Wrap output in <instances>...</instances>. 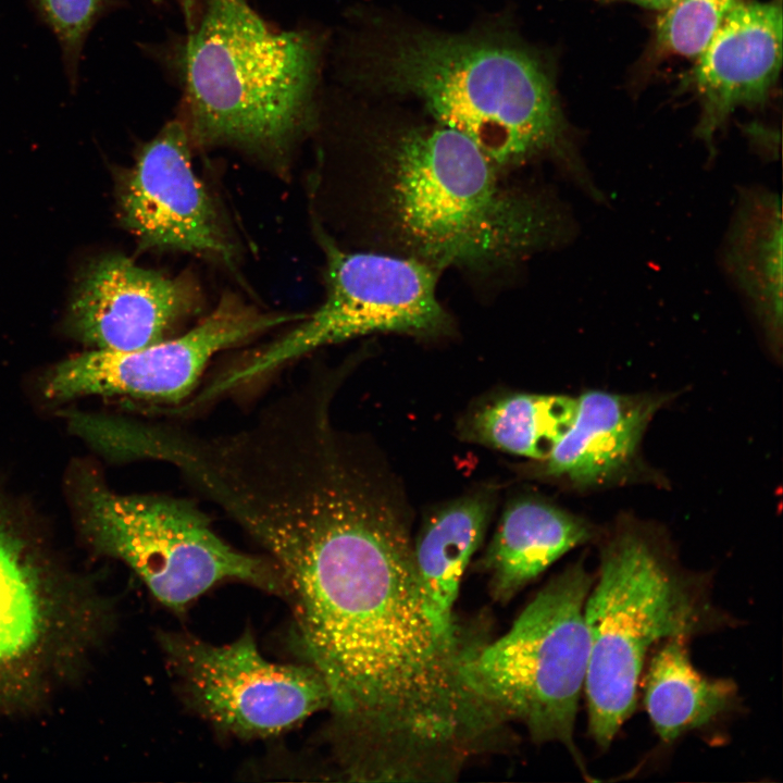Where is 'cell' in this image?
<instances>
[{
  "instance_id": "cell-1",
  "label": "cell",
  "mask_w": 783,
  "mask_h": 783,
  "mask_svg": "<svg viewBox=\"0 0 783 783\" xmlns=\"http://www.w3.org/2000/svg\"><path fill=\"white\" fill-rule=\"evenodd\" d=\"M236 523L275 564L300 647L331 694L336 744L470 747L485 721L421 594L409 515L366 457L324 450L277 467Z\"/></svg>"
},
{
  "instance_id": "cell-2",
  "label": "cell",
  "mask_w": 783,
  "mask_h": 783,
  "mask_svg": "<svg viewBox=\"0 0 783 783\" xmlns=\"http://www.w3.org/2000/svg\"><path fill=\"white\" fill-rule=\"evenodd\" d=\"M311 174L315 227L349 249L506 282L576 225L547 189L515 183L463 134L433 119L362 114L337 123Z\"/></svg>"
},
{
  "instance_id": "cell-3",
  "label": "cell",
  "mask_w": 783,
  "mask_h": 783,
  "mask_svg": "<svg viewBox=\"0 0 783 783\" xmlns=\"http://www.w3.org/2000/svg\"><path fill=\"white\" fill-rule=\"evenodd\" d=\"M359 87L415 99L436 122L473 141L502 172L548 161L605 202L557 97L546 62L504 35H450L372 26L346 48Z\"/></svg>"
},
{
  "instance_id": "cell-4",
  "label": "cell",
  "mask_w": 783,
  "mask_h": 783,
  "mask_svg": "<svg viewBox=\"0 0 783 783\" xmlns=\"http://www.w3.org/2000/svg\"><path fill=\"white\" fill-rule=\"evenodd\" d=\"M320 52L311 34L272 29L247 0H204L183 59L191 144L234 148L285 174L316 123Z\"/></svg>"
},
{
  "instance_id": "cell-5",
  "label": "cell",
  "mask_w": 783,
  "mask_h": 783,
  "mask_svg": "<svg viewBox=\"0 0 783 783\" xmlns=\"http://www.w3.org/2000/svg\"><path fill=\"white\" fill-rule=\"evenodd\" d=\"M709 586L705 575L683 570L661 540L644 531L623 527L605 542L584 608L588 731L600 748L610 746L633 713L652 645L722 626L725 618Z\"/></svg>"
},
{
  "instance_id": "cell-6",
  "label": "cell",
  "mask_w": 783,
  "mask_h": 783,
  "mask_svg": "<svg viewBox=\"0 0 783 783\" xmlns=\"http://www.w3.org/2000/svg\"><path fill=\"white\" fill-rule=\"evenodd\" d=\"M594 580L582 561L572 563L507 633L470 644L460 664L469 693L498 725L520 722L536 744L563 745L582 771L574 726L588 667L584 608Z\"/></svg>"
},
{
  "instance_id": "cell-7",
  "label": "cell",
  "mask_w": 783,
  "mask_h": 783,
  "mask_svg": "<svg viewBox=\"0 0 783 783\" xmlns=\"http://www.w3.org/2000/svg\"><path fill=\"white\" fill-rule=\"evenodd\" d=\"M325 257V298L277 339L216 374L206 400L261 380L319 348L373 333L435 339L453 332L437 294L440 272L409 258L349 249L314 227Z\"/></svg>"
},
{
  "instance_id": "cell-8",
  "label": "cell",
  "mask_w": 783,
  "mask_h": 783,
  "mask_svg": "<svg viewBox=\"0 0 783 783\" xmlns=\"http://www.w3.org/2000/svg\"><path fill=\"white\" fill-rule=\"evenodd\" d=\"M75 502L87 539L128 566L153 597L174 611L182 612L225 581L284 594L271 559L228 545L185 499L119 494L87 474L77 481Z\"/></svg>"
},
{
  "instance_id": "cell-9",
  "label": "cell",
  "mask_w": 783,
  "mask_h": 783,
  "mask_svg": "<svg viewBox=\"0 0 783 783\" xmlns=\"http://www.w3.org/2000/svg\"><path fill=\"white\" fill-rule=\"evenodd\" d=\"M104 608L0 506V717L39 704L104 626Z\"/></svg>"
},
{
  "instance_id": "cell-10",
  "label": "cell",
  "mask_w": 783,
  "mask_h": 783,
  "mask_svg": "<svg viewBox=\"0 0 783 783\" xmlns=\"http://www.w3.org/2000/svg\"><path fill=\"white\" fill-rule=\"evenodd\" d=\"M161 645L189 705L220 731L269 737L331 706L314 667L265 659L249 631L221 646L165 633Z\"/></svg>"
},
{
  "instance_id": "cell-11",
  "label": "cell",
  "mask_w": 783,
  "mask_h": 783,
  "mask_svg": "<svg viewBox=\"0 0 783 783\" xmlns=\"http://www.w3.org/2000/svg\"><path fill=\"white\" fill-rule=\"evenodd\" d=\"M301 318L262 311L227 293L178 337L135 350L96 349L62 361L46 375L42 393L53 401L103 395L181 402L195 391L215 355Z\"/></svg>"
},
{
  "instance_id": "cell-12",
  "label": "cell",
  "mask_w": 783,
  "mask_h": 783,
  "mask_svg": "<svg viewBox=\"0 0 783 783\" xmlns=\"http://www.w3.org/2000/svg\"><path fill=\"white\" fill-rule=\"evenodd\" d=\"M182 122L167 123L120 175L123 225L146 249L196 254L232 265L237 256L216 203L195 172Z\"/></svg>"
},
{
  "instance_id": "cell-13",
  "label": "cell",
  "mask_w": 783,
  "mask_h": 783,
  "mask_svg": "<svg viewBox=\"0 0 783 783\" xmlns=\"http://www.w3.org/2000/svg\"><path fill=\"white\" fill-rule=\"evenodd\" d=\"M198 300L191 278L171 277L123 256H107L80 276L69 324L97 349L135 350L169 338L195 311Z\"/></svg>"
},
{
  "instance_id": "cell-14",
  "label": "cell",
  "mask_w": 783,
  "mask_h": 783,
  "mask_svg": "<svg viewBox=\"0 0 783 783\" xmlns=\"http://www.w3.org/2000/svg\"><path fill=\"white\" fill-rule=\"evenodd\" d=\"M700 102L696 136L714 156V137L739 107L762 104L782 64V1L736 2L696 55Z\"/></svg>"
},
{
  "instance_id": "cell-15",
  "label": "cell",
  "mask_w": 783,
  "mask_h": 783,
  "mask_svg": "<svg viewBox=\"0 0 783 783\" xmlns=\"http://www.w3.org/2000/svg\"><path fill=\"white\" fill-rule=\"evenodd\" d=\"M661 399L592 390L577 398L574 421L547 459V475L579 486L616 477L633 460Z\"/></svg>"
},
{
  "instance_id": "cell-16",
  "label": "cell",
  "mask_w": 783,
  "mask_h": 783,
  "mask_svg": "<svg viewBox=\"0 0 783 783\" xmlns=\"http://www.w3.org/2000/svg\"><path fill=\"white\" fill-rule=\"evenodd\" d=\"M594 536L589 524L532 498L511 501L480 562L494 601L508 604L564 554Z\"/></svg>"
},
{
  "instance_id": "cell-17",
  "label": "cell",
  "mask_w": 783,
  "mask_h": 783,
  "mask_svg": "<svg viewBox=\"0 0 783 783\" xmlns=\"http://www.w3.org/2000/svg\"><path fill=\"white\" fill-rule=\"evenodd\" d=\"M722 263L774 348L782 335V208L778 194L748 187L724 238Z\"/></svg>"
},
{
  "instance_id": "cell-18",
  "label": "cell",
  "mask_w": 783,
  "mask_h": 783,
  "mask_svg": "<svg viewBox=\"0 0 783 783\" xmlns=\"http://www.w3.org/2000/svg\"><path fill=\"white\" fill-rule=\"evenodd\" d=\"M494 496L477 492L458 498L432 514L413 542L415 572L426 610L438 632L463 646L455 604L470 559L483 542Z\"/></svg>"
},
{
  "instance_id": "cell-19",
  "label": "cell",
  "mask_w": 783,
  "mask_h": 783,
  "mask_svg": "<svg viewBox=\"0 0 783 783\" xmlns=\"http://www.w3.org/2000/svg\"><path fill=\"white\" fill-rule=\"evenodd\" d=\"M686 641L666 639L645 676V708L666 743L707 725L731 711L738 700L733 680L708 678L694 668Z\"/></svg>"
},
{
  "instance_id": "cell-20",
  "label": "cell",
  "mask_w": 783,
  "mask_h": 783,
  "mask_svg": "<svg viewBox=\"0 0 783 783\" xmlns=\"http://www.w3.org/2000/svg\"><path fill=\"white\" fill-rule=\"evenodd\" d=\"M576 410L577 398L514 394L475 411L467 434L510 453L547 460L571 427Z\"/></svg>"
},
{
  "instance_id": "cell-21",
  "label": "cell",
  "mask_w": 783,
  "mask_h": 783,
  "mask_svg": "<svg viewBox=\"0 0 783 783\" xmlns=\"http://www.w3.org/2000/svg\"><path fill=\"white\" fill-rule=\"evenodd\" d=\"M737 0H678L656 25L661 52L696 57Z\"/></svg>"
},
{
  "instance_id": "cell-22",
  "label": "cell",
  "mask_w": 783,
  "mask_h": 783,
  "mask_svg": "<svg viewBox=\"0 0 783 783\" xmlns=\"http://www.w3.org/2000/svg\"><path fill=\"white\" fill-rule=\"evenodd\" d=\"M58 37L64 55L75 65L82 46L101 9L102 0H37Z\"/></svg>"
},
{
  "instance_id": "cell-23",
  "label": "cell",
  "mask_w": 783,
  "mask_h": 783,
  "mask_svg": "<svg viewBox=\"0 0 783 783\" xmlns=\"http://www.w3.org/2000/svg\"><path fill=\"white\" fill-rule=\"evenodd\" d=\"M600 2L611 3V2H630L633 4H637L647 9H654L659 11H667L670 9L678 0H598Z\"/></svg>"
},
{
  "instance_id": "cell-24",
  "label": "cell",
  "mask_w": 783,
  "mask_h": 783,
  "mask_svg": "<svg viewBox=\"0 0 783 783\" xmlns=\"http://www.w3.org/2000/svg\"><path fill=\"white\" fill-rule=\"evenodd\" d=\"M186 21L189 23L194 17L195 0H181Z\"/></svg>"
}]
</instances>
